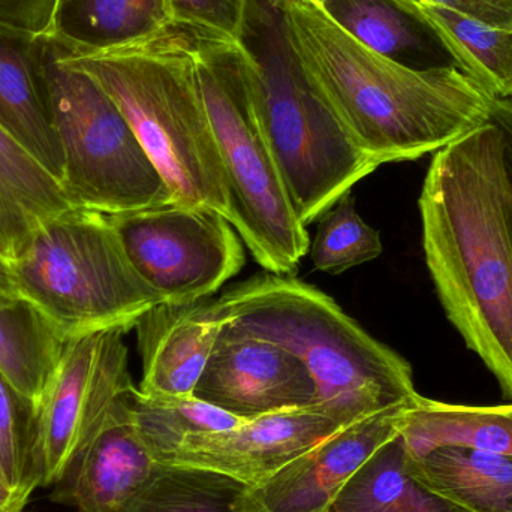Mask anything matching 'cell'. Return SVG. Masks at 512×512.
Listing matches in <instances>:
<instances>
[{
	"mask_svg": "<svg viewBox=\"0 0 512 512\" xmlns=\"http://www.w3.org/2000/svg\"><path fill=\"white\" fill-rule=\"evenodd\" d=\"M409 456L442 445H460L512 457V402L471 406L418 396L400 429Z\"/></svg>",
	"mask_w": 512,
	"mask_h": 512,
	"instance_id": "cell-22",
	"label": "cell"
},
{
	"mask_svg": "<svg viewBox=\"0 0 512 512\" xmlns=\"http://www.w3.org/2000/svg\"><path fill=\"white\" fill-rule=\"evenodd\" d=\"M487 26L512 30V0H423Z\"/></svg>",
	"mask_w": 512,
	"mask_h": 512,
	"instance_id": "cell-32",
	"label": "cell"
},
{
	"mask_svg": "<svg viewBox=\"0 0 512 512\" xmlns=\"http://www.w3.org/2000/svg\"><path fill=\"white\" fill-rule=\"evenodd\" d=\"M381 254V234L358 215L351 192L343 195L319 219L318 233L312 245V262L316 270L342 274Z\"/></svg>",
	"mask_w": 512,
	"mask_h": 512,
	"instance_id": "cell-27",
	"label": "cell"
},
{
	"mask_svg": "<svg viewBox=\"0 0 512 512\" xmlns=\"http://www.w3.org/2000/svg\"><path fill=\"white\" fill-rule=\"evenodd\" d=\"M71 206L59 180L0 126V254L9 262Z\"/></svg>",
	"mask_w": 512,
	"mask_h": 512,
	"instance_id": "cell-18",
	"label": "cell"
},
{
	"mask_svg": "<svg viewBox=\"0 0 512 512\" xmlns=\"http://www.w3.org/2000/svg\"><path fill=\"white\" fill-rule=\"evenodd\" d=\"M324 8L376 53L418 69L456 66L435 33L394 0H330Z\"/></svg>",
	"mask_w": 512,
	"mask_h": 512,
	"instance_id": "cell-21",
	"label": "cell"
},
{
	"mask_svg": "<svg viewBox=\"0 0 512 512\" xmlns=\"http://www.w3.org/2000/svg\"><path fill=\"white\" fill-rule=\"evenodd\" d=\"M62 56L116 102L174 203L215 210L230 222L227 179L201 96L192 33L173 26L128 47Z\"/></svg>",
	"mask_w": 512,
	"mask_h": 512,
	"instance_id": "cell-4",
	"label": "cell"
},
{
	"mask_svg": "<svg viewBox=\"0 0 512 512\" xmlns=\"http://www.w3.org/2000/svg\"><path fill=\"white\" fill-rule=\"evenodd\" d=\"M195 63L227 179L230 224L262 268L292 276L309 251V233L292 210L246 104L228 47L195 38Z\"/></svg>",
	"mask_w": 512,
	"mask_h": 512,
	"instance_id": "cell-8",
	"label": "cell"
},
{
	"mask_svg": "<svg viewBox=\"0 0 512 512\" xmlns=\"http://www.w3.org/2000/svg\"><path fill=\"white\" fill-rule=\"evenodd\" d=\"M409 463L423 483L463 510L512 512V457L442 445L409 456Z\"/></svg>",
	"mask_w": 512,
	"mask_h": 512,
	"instance_id": "cell-19",
	"label": "cell"
},
{
	"mask_svg": "<svg viewBox=\"0 0 512 512\" xmlns=\"http://www.w3.org/2000/svg\"><path fill=\"white\" fill-rule=\"evenodd\" d=\"M108 218L132 267L167 304L206 300L246 261L230 222L215 210L171 203Z\"/></svg>",
	"mask_w": 512,
	"mask_h": 512,
	"instance_id": "cell-9",
	"label": "cell"
},
{
	"mask_svg": "<svg viewBox=\"0 0 512 512\" xmlns=\"http://www.w3.org/2000/svg\"><path fill=\"white\" fill-rule=\"evenodd\" d=\"M420 212L427 267L447 318L512 402V236L492 123L435 153Z\"/></svg>",
	"mask_w": 512,
	"mask_h": 512,
	"instance_id": "cell-2",
	"label": "cell"
},
{
	"mask_svg": "<svg viewBox=\"0 0 512 512\" xmlns=\"http://www.w3.org/2000/svg\"><path fill=\"white\" fill-rule=\"evenodd\" d=\"M327 512H469L420 480L402 436L379 447L351 478Z\"/></svg>",
	"mask_w": 512,
	"mask_h": 512,
	"instance_id": "cell-20",
	"label": "cell"
},
{
	"mask_svg": "<svg viewBox=\"0 0 512 512\" xmlns=\"http://www.w3.org/2000/svg\"><path fill=\"white\" fill-rule=\"evenodd\" d=\"M129 391L54 484L60 504L80 512H125L155 477L161 463L138 433Z\"/></svg>",
	"mask_w": 512,
	"mask_h": 512,
	"instance_id": "cell-14",
	"label": "cell"
},
{
	"mask_svg": "<svg viewBox=\"0 0 512 512\" xmlns=\"http://www.w3.org/2000/svg\"><path fill=\"white\" fill-rule=\"evenodd\" d=\"M289 59L381 167L438 153L489 123L493 96L456 66L418 69L376 53L315 0H267Z\"/></svg>",
	"mask_w": 512,
	"mask_h": 512,
	"instance_id": "cell-1",
	"label": "cell"
},
{
	"mask_svg": "<svg viewBox=\"0 0 512 512\" xmlns=\"http://www.w3.org/2000/svg\"><path fill=\"white\" fill-rule=\"evenodd\" d=\"M29 498L0 478V512H26Z\"/></svg>",
	"mask_w": 512,
	"mask_h": 512,
	"instance_id": "cell-34",
	"label": "cell"
},
{
	"mask_svg": "<svg viewBox=\"0 0 512 512\" xmlns=\"http://www.w3.org/2000/svg\"><path fill=\"white\" fill-rule=\"evenodd\" d=\"M0 478L30 498L41 487L32 408L0 375Z\"/></svg>",
	"mask_w": 512,
	"mask_h": 512,
	"instance_id": "cell-28",
	"label": "cell"
},
{
	"mask_svg": "<svg viewBox=\"0 0 512 512\" xmlns=\"http://www.w3.org/2000/svg\"><path fill=\"white\" fill-rule=\"evenodd\" d=\"M171 24L201 41L234 48L251 39L254 0H167Z\"/></svg>",
	"mask_w": 512,
	"mask_h": 512,
	"instance_id": "cell-29",
	"label": "cell"
},
{
	"mask_svg": "<svg viewBox=\"0 0 512 512\" xmlns=\"http://www.w3.org/2000/svg\"><path fill=\"white\" fill-rule=\"evenodd\" d=\"M420 18L454 65L493 98H512V30L487 26L423 0H394Z\"/></svg>",
	"mask_w": 512,
	"mask_h": 512,
	"instance_id": "cell-23",
	"label": "cell"
},
{
	"mask_svg": "<svg viewBox=\"0 0 512 512\" xmlns=\"http://www.w3.org/2000/svg\"><path fill=\"white\" fill-rule=\"evenodd\" d=\"M315 2H318V3H319V5L324 6V5H325V3L330 2V0H315Z\"/></svg>",
	"mask_w": 512,
	"mask_h": 512,
	"instance_id": "cell-35",
	"label": "cell"
},
{
	"mask_svg": "<svg viewBox=\"0 0 512 512\" xmlns=\"http://www.w3.org/2000/svg\"><path fill=\"white\" fill-rule=\"evenodd\" d=\"M256 24L258 44L228 47V57L292 210L307 228L379 165L309 89L273 12H261Z\"/></svg>",
	"mask_w": 512,
	"mask_h": 512,
	"instance_id": "cell-5",
	"label": "cell"
},
{
	"mask_svg": "<svg viewBox=\"0 0 512 512\" xmlns=\"http://www.w3.org/2000/svg\"><path fill=\"white\" fill-rule=\"evenodd\" d=\"M409 405L342 427L262 483L246 487L236 512H327L346 481L399 435Z\"/></svg>",
	"mask_w": 512,
	"mask_h": 512,
	"instance_id": "cell-11",
	"label": "cell"
},
{
	"mask_svg": "<svg viewBox=\"0 0 512 512\" xmlns=\"http://www.w3.org/2000/svg\"><path fill=\"white\" fill-rule=\"evenodd\" d=\"M246 487L218 472L161 463L125 512H236Z\"/></svg>",
	"mask_w": 512,
	"mask_h": 512,
	"instance_id": "cell-26",
	"label": "cell"
},
{
	"mask_svg": "<svg viewBox=\"0 0 512 512\" xmlns=\"http://www.w3.org/2000/svg\"><path fill=\"white\" fill-rule=\"evenodd\" d=\"M194 397L240 420L313 408L318 388L307 367L267 340L221 333Z\"/></svg>",
	"mask_w": 512,
	"mask_h": 512,
	"instance_id": "cell-12",
	"label": "cell"
},
{
	"mask_svg": "<svg viewBox=\"0 0 512 512\" xmlns=\"http://www.w3.org/2000/svg\"><path fill=\"white\" fill-rule=\"evenodd\" d=\"M44 83L62 150L60 185L75 209L113 216L174 203L111 96L45 38Z\"/></svg>",
	"mask_w": 512,
	"mask_h": 512,
	"instance_id": "cell-7",
	"label": "cell"
},
{
	"mask_svg": "<svg viewBox=\"0 0 512 512\" xmlns=\"http://www.w3.org/2000/svg\"><path fill=\"white\" fill-rule=\"evenodd\" d=\"M222 328L209 300L162 303L135 325L143 361L140 393L149 397H192L218 343Z\"/></svg>",
	"mask_w": 512,
	"mask_h": 512,
	"instance_id": "cell-15",
	"label": "cell"
},
{
	"mask_svg": "<svg viewBox=\"0 0 512 512\" xmlns=\"http://www.w3.org/2000/svg\"><path fill=\"white\" fill-rule=\"evenodd\" d=\"M173 27L167 0H54L47 39L66 56L137 44Z\"/></svg>",
	"mask_w": 512,
	"mask_h": 512,
	"instance_id": "cell-17",
	"label": "cell"
},
{
	"mask_svg": "<svg viewBox=\"0 0 512 512\" xmlns=\"http://www.w3.org/2000/svg\"><path fill=\"white\" fill-rule=\"evenodd\" d=\"M339 429L336 421L315 408L276 412L225 432L191 436L165 465L207 469L251 487Z\"/></svg>",
	"mask_w": 512,
	"mask_h": 512,
	"instance_id": "cell-13",
	"label": "cell"
},
{
	"mask_svg": "<svg viewBox=\"0 0 512 512\" xmlns=\"http://www.w3.org/2000/svg\"><path fill=\"white\" fill-rule=\"evenodd\" d=\"M21 301L23 300L15 285L11 264L5 256L0 254V309L17 306Z\"/></svg>",
	"mask_w": 512,
	"mask_h": 512,
	"instance_id": "cell-33",
	"label": "cell"
},
{
	"mask_svg": "<svg viewBox=\"0 0 512 512\" xmlns=\"http://www.w3.org/2000/svg\"><path fill=\"white\" fill-rule=\"evenodd\" d=\"M129 408L143 441L159 463H167L191 436L225 432L245 420L197 397H149L129 391Z\"/></svg>",
	"mask_w": 512,
	"mask_h": 512,
	"instance_id": "cell-25",
	"label": "cell"
},
{
	"mask_svg": "<svg viewBox=\"0 0 512 512\" xmlns=\"http://www.w3.org/2000/svg\"><path fill=\"white\" fill-rule=\"evenodd\" d=\"M21 300L59 342L135 328L164 303L132 267L107 215L71 209L42 225L11 262Z\"/></svg>",
	"mask_w": 512,
	"mask_h": 512,
	"instance_id": "cell-6",
	"label": "cell"
},
{
	"mask_svg": "<svg viewBox=\"0 0 512 512\" xmlns=\"http://www.w3.org/2000/svg\"><path fill=\"white\" fill-rule=\"evenodd\" d=\"M128 331L105 330L60 345L38 405L32 409L41 487L54 486L95 438L116 403L134 387Z\"/></svg>",
	"mask_w": 512,
	"mask_h": 512,
	"instance_id": "cell-10",
	"label": "cell"
},
{
	"mask_svg": "<svg viewBox=\"0 0 512 512\" xmlns=\"http://www.w3.org/2000/svg\"><path fill=\"white\" fill-rule=\"evenodd\" d=\"M54 0H0V30L47 38Z\"/></svg>",
	"mask_w": 512,
	"mask_h": 512,
	"instance_id": "cell-30",
	"label": "cell"
},
{
	"mask_svg": "<svg viewBox=\"0 0 512 512\" xmlns=\"http://www.w3.org/2000/svg\"><path fill=\"white\" fill-rule=\"evenodd\" d=\"M45 38L0 30V126L57 180L63 158L44 83Z\"/></svg>",
	"mask_w": 512,
	"mask_h": 512,
	"instance_id": "cell-16",
	"label": "cell"
},
{
	"mask_svg": "<svg viewBox=\"0 0 512 512\" xmlns=\"http://www.w3.org/2000/svg\"><path fill=\"white\" fill-rule=\"evenodd\" d=\"M489 122L498 129L505 210L512 236V98H493Z\"/></svg>",
	"mask_w": 512,
	"mask_h": 512,
	"instance_id": "cell-31",
	"label": "cell"
},
{
	"mask_svg": "<svg viewBox=\"0 0 512 512\" xmlns=\"http://www.w3.org/2000/svg\"><path fill=\"white\" fill-rule=\"evenodd\" d=\"M209 307L222 333L267 340L295 355L318 388L313 408L340 427L420 396L405 358L297 277L259 274L209 300Z\"/></svg>",
	"mask_w": 512,
	"mask_h": 512,
	"instance_id": "cell-3",
	"label": "cell"
},
{
	"mask_svg": "<svg viewBox=\"0 0 512 512\" xmlns=\"http://www.w3.org/2000/svg\"><path fill=\"white\" fill-rule=\"evenodd\" d=\"M62 342L29 304L0 309V375L24 403L41 399Z\"/></svg>",
	"mask_w": 512,
	"mask_h": 512,
	"instance_id": "cell-24",
	"label": "cell"
}]
</instances>
